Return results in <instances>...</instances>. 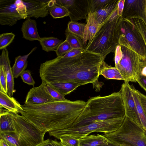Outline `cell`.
<instances>
[{
  "label": "cell",
  "instance_id": "1",
  "mask_svg": "<svg viewBox=\"0 0 146 146\" xmlns=\"http://www.w3.org/2000/svg\"><path fill=\"white\" fill-rule=\"evenodd\" d=\"M104 60L100 55L86 50L72 57H57L40 64L39 75L47 84L66 82L80 86L93 84L98 81Z\"/></svg>",
  "mask_w": 146,
  "mask_h": 146
},
{
  "label": "cell",
  "instance_id": "2",
  "mask_svg": "<svg viewBox=\"0 0 146 146\" xmlns=\"http://www.w3.org/2000/svg\"><path fill=\"white\" fill-rule=\"evenodd\" d=\"M86 104L83 100L67 99L40 104H25L19 113L37 128L48 132L71 127Z\"/></svg>",
  "mask_w": 146,
  "mask_h": 146
},
{
  "label": "cell",
  "instance_id": "3",
  "mask_svg": "<svg viewBox=\"0 0 146 146\" xmlns=\"http://www.w3.org/2000/svg\"><path fill=\"white\" fill-rule=\"evenodd\" d=\"M125 116L124 106L119 91L107 96L90 98L71 127L84 126L97 120Z\"/></svg>",
  "mask_w": 146,
  "mask_h": 146
},
{
  "label": "cell",
  "instance_id": "4",
  "mask_svg": "<svg viewBox=\"0 0 146 146\" xmlns=\"http://www.w3.org/2000/svg\"><path fill=\"white\" fill-rule=\"evenodd\" d=\"M122 19L118 15L117 8L85 48V50L99 54L104 60L108 54L115 52L119 45V26Z\"/></svg>",
  "mask_w": 146,
  "mask_h": 146
},
{
  "label": "cell",
  "instance_id": "5",
  "mask_svg": "<svg viewBox=\"0 0 146 146\" xmlns=\"http://www.w3.org/2000/svg\"><path fill=\"white\" fill-rule=\"evenodd\" d=\"M13 113L15 131L0 133V139L15 146H36L44 140L46 132L36 128L21 115Z\"/></svg>",
  "mask_w": 146,
  "mask_h": 146
},
{
  "label": "cell",
  "instance_id": "6",
  "mask_svg": "<svg viewBox=\"0 0 146 146\" xmlns=\"http://www.w3.org/2000/svg\"><path fill=\"white\" fill-rule=\"evenodd\" d=\"M125 116L104 120H97L86 125L79 127L51 131L49 135L59 139L61 136L68 135L80 139L94 132L111 133L117 130L122 124Z\"/></svg>",
  "mask_w": 146,
  "mask_h": 146
},
{
  "label": "cell",
  "instance_id": "7",
  "mask_svg": "<svg viewBox=\"0 0 146 146\" xmlns=\"http://www.w3.org/2000/svg\"><path fill=\"white\" fill-rule=\"evenodd\" d=\"M104 135L116 144L125 143L134 146H146V134L144 130L126 116L117 130Z\"/></svg>",
  "mask_w": 146,
  "mask_h": 146
},
{
  "label": "cell",
  "instance_id": "8",
  "mask_svg": "<svg viewBox=\"0 0 146 146\" xmlns=\"http://www.w3.org/2000/svg\"><path fill=\"white\" fill-rule=\"evenodd\" d=\"M119 45L133 51L146 59V47L139 33L128 19H122L119 26Z\"/></svg>",
  "mask_w": 146,
  "mask_h": 146
},
{
  "label": "cell",
  "instance_id": "9",
  "mask_svg": "<svg viewBox=\"0 0 146 146\" xmlns=\"http://www.w3.org/2000/svg\"><path fill=\"white\" fill-rule=\"evenodd\" d=\"M121 46L122 57L115 67L122 76L125 82H137L141 63L145 60L133 51Z\"/></svg>",
  "mask_w": 146,
  "mask_h": 146
},
{
  "label": "cell",
  "instance_id": "10",
  "mask_svg": "<svg viewBox=\"0 0 146 146\" xmlns=\"http://www.w3.org/2000/svg\"><path fill=\"white\" fill-rule=\"evenodd\" d=\"M91 0H57L56 2L65 7L71 21L86 20L90 11Z\"/></svg>",
  "mask_w": 146,
  "mask_h": 146
},
{
  "label": "cell",
  "instance_id": "11",
  "mask_svg": "<svg viewBox=\"0 0 146 146\" xmlns=\"http://www.w3.org/2000/svg\"><path fill=\"white\" fill-rule=\"evenodd\" d=\"M120 91L124 106L125 116L141 127L132 95V86L129 84V82H124L121 85Z\"/></svg>",
  "mask_w": 146,
  "mask_h": 146
},
{
  "label": "cell",
  "instance_id": "12",
  "mask_svg": "<svg viewBox=\"0 0 146 146\" xmlns=\"http://www.w3.org/2000/svg\"><path fill=\"white\" fill-rule=\"evenodd\" d=\"M23 19L17 10L15 0H0V24L10 26Z\"/></svg>",
  "mask_w": 146,
  "mask_h": 146
},
{
  "label": "cell",
  "instance_id": "13",
  "mask_svg": "<svg viewBox=\"0 0 146 146\" xmlns=\"http://www.w3.org/2000/svg\"><path fill=\"white\" fill-rule=\"evenodd\" d=\"M27 7V18L44 17L48 14L49 9L56 2L55 0H22Z\"/></svg>",
  "mask_w": 146,
  "mask_h": 146
},
{
  "label": "cell",
  "instance_id": "14",
  "mask_svg": "<svg viewBox=\"0 0 146 146\" xmlns=\"http://www.w3.org/2000/svg\"><path fill=\"white\" fill-rule=\"evenodd\" d=\"M146 0H125L122 18L131 19H145Z\"/></svg>",
  "mask_w": 146,
  "mask_h": 146
},
{
  "label": "cell",
  "instance_id": "15",
  "mask_svg": "<svg viewBox=\"0 0 146 146\" xmlns=\"http://www.w3.org/2000/svg\"><path fill=\"white\" fill-rule=\"evenodd\" d=\"M47 84L42 81L39 86L30 89L27 95L25 104H40L55 101L49 93L46 88Z\"/></svg>",
  "mask_w": 146,
  "mask_h": 146
},
{
  "label": "cell",
  "instance_id": "16",
  "mask_svg": "<svg viewBox=\"0 0 146 146\" xmlns=\"http://www.w3.org/2000/svg\"><path fill=\"white\" fill-rule=\"evenodd\" d=\"M82 38L84 48L90 44L102 26L100 25L90 10L88 13Z\"/></svg>",
  "mask_w": 146,
  "mask_h": 146
},
{
  "label": "cell",
  "instance_id": "17",
  "mask_svg": "<svg viewBox=\"0 0 146 146\" xmlns=\"http://www.w3.org/2000/svg\"><path fill=\"white\" fill-rule=\"evenodd\" d=\"M0 65L3 66L7 82L8 94L11 97L16 90L14 89V78L11 66L9 52L6 48L2 50L0 55Z\"/></svg>",
  "mask_w": 146,
  "mask_h": 146
},
{
  "label": "cell",
  "instance_id": "18",
  "mask_svg": "<svg viewBox=\"0 0 146 146\" xmlns=\"http://www.w3.org/2000/svg\"><path fill=\"white\" fill-rule=\"evenodd\" d=\"M79 139V146H117V144L111 142L104 135H88Z\"/></svg>",
  "mask_w": 146,
  "mask_h": 146
},
{
  "label": "cell",
  "instance_id": "19",
  "mask_svg": "<svg viewBox=\"0 0 146 146\" xmlns=\"http://www.w3.org/2000/svg\"><path fill=\"white\" fill-rule=\"evenodd\" d=\"M21 30L23 37L27 40L39 41L40 38L38 33L35 20L30 18L27 19L22 25Z\"/></svg>",
  "mask_w": 146,
  "mask_h": 146
},
{
  "label": "cell",
  "instance_id": "20",
  "mask_svg": "<svg viewBox=\"0 0 146 146\" xmlns=\"http://www.w3.org/2000/svg\"><path fill=\"white\" fill-rule=\"evenodd\" d=\"M119 1L112 0L104 8L93 13L95 18L100 25H103L117 8Z\"/></svg>",
  "mask_w": 146,
  "mask_h": 146
},
{
  "label": "cell",
  "instance_id": "21",
  "mask_svg": "<svg viewBox=\"0 0 146 146\" xmlns=\"http://www.w3.org/2000/svg\"><path fill=\"white\" fill-rule=\"evenodd\" d=\"M15 131L13 113L0 108V133H7Z\"/></svg>",
  "mask_w": 146,
  "mask_h": 146
},
{
  "label": "cell",
  "instance_id": "22",
  "mask_svg": "<svg viewBox=\"0 0 146 146\" xmlns=\"http://www.w3.org/2000/svg\"><path fill=\"white\" fill-rule=\"evenodd\" d=\"M0 108H4L9 111L19 113L23 110L22 105L14 98L0 91Z\"/></svg>",
  "mask_w": 146,
  "mask_h": 146
},
{
  "label": "cell",
  "instance_id": "23",
  "mask_svg": "<svg viewBox=\"0 0 146 146\" xmlns=\"http://www.w3.org/2000/svg\"><path fill=\"white\" fill-rule=\"evenodd\" d=\"M36 48V47H35L27 54L19 55L15 58L14 64L11 68L14 78L19 77L25 70L27 66V59L29 57Z\"/></svg>",
  "mask_w": 146,
  "mask_h": 146
},
{
  "label": "cell",
  "instance_id": "24",
  "mask_svg": "<svg viewBox=\"0 0 146 146\" xmlns=\"http://www.w3.org/2000/svg\"><path fill=\"white\" fill-rule=\"evenodd\" d=\"M100 74L108 80H124L120 72L116 67L109 66L104 60L102 62L100 68Z\"/></svg>",
  "mask_w": 146,
  "mask_h": 146
},
{
  "label": "cell",
  "instance_id": "25",
  "mask_svg": "<svg viewBox=\"0 0 146 146\" xmlns=\"http://www.w3.org/2000/svg\"><path fill=\"white\" fill-rule=\"evenodd\" d=\"M41 46L42 49L46 52L54 51L56 50L59 45L63 41L56 37H40L39 41Z\"/></svg>",
  "mask_w": 146,
  "mask_h": 146
},
{
  "label": "cell",
  "instance_id": "26",
  "mask_svg": "<svg viewBox=\"0 0 146 146\" xmlns=\"http://www.w3.org/2000/svg\"><path fill=\"white\" fill-rule=\"evenodd\" d=\"M132 95L140 121L141 127L146 134V114L141 104L138 90L132 87Z\"/></svg>",
  "mask_w": 146,
  "mask_h": 146
},
{
  "label": "cell",
  "instance_id": "27",
  "mask_svg": "<svg viewBox=\"0 0 146 146\" xmlns=\"http://www.w3.org/2000/svg\"><path fill=\"white\" fill-rule=\"evenodd\" d=\"M47 84H48L64 96L69 94L80 86L76 84L66 82H59Z\"/></svg>",
  "mask_w": 146,
  "mask_h": 146
},
{
  "label": "cell",
  "instance_id": "28",
  "mask_svg": "<svg viewBox=\"0 0 146 146\" xmlns=\"http://www.w3.org/2000/svg\"><path fill=\"white\" fill-rule=\"evenodd\" d=\"M86 24L76 21H71L69 22L66 29L70 33L74 34L82 39Z\"/></svg>",
  "mask_w": 146,
  "mask_h": 146
},
{
  "label": "cell",
  "instance_id": "29",
  "mask_svg": "<svg viewBox=\"0 0 146 146\" xmlns=\"http://www.w3.org/2000/svg\"><path fill=\"white\" fill-rule=\"evenodd\" d=\"M129 20L143 39L146 47V23L143 19L134 18ZM146 62V59H145Z\"/></svg>",
  "mask_w": 146,
  "mask_h": 146
},
{
  "label": "cell",
  "instance_id": "30",
  "mask_svg": "<svg viewBox=\"0 0 146 146\" xmlns=\"http://www.w3.org/2000/svg\"><path fill=\"white\" fill-rule=\"evenodd\" d=\"M50 15L54 19L62 18L69 16V13L67 9L64 6L56 2L49 9Z\"/></svg>",
  "mask_w": 146,
  "mask_h": 146
},
{
  "label": "cell",
  "instance_id": "31",
  "mask_svg": "<svg viewBox=\"0 0 146 146\" xmlns=\"http://www.w3.org/2000/svg\"><path fill=\"white\" fill-rule=\"evenodd\" d=\"M65 34L66 36V40L73 49H85L82 40L80 38L70 33L66 29L65 31Z\"/></svg>",
  "mask_w": 146,
  "mask_h": 146
},
{
  "label": "cell",
  "instance_id": "32",
  "mask_svg": "<svg viewBox=\"0 0 146 146\" xmlns=\"http://www.w3.org/2000/svg\"><path fill=\"white\" fill-rule=\"evenodd\" d=\"M15 35L12 33L1 34L0 35V49L3 50L9 46L12 42Z\"/></svg>",
  "mask_w": 146,
  "mask_h": 146
},
{
  "label": "cell",
  "instance_id": "33",
  "mask_svg": "<svg viewBox=\"0 0 146 146\" xmlns=\"http://www.w3.org/2000/svg\"><path fill=\"white\" fill-rule=\"evenodd\" d=\"M72 49L69 43L65 40L59 45L55 52L57 57H62Z\"/></svg>",
  "mask_w": 146,
  "mask_h": 146
},
{
  "label": "cell",
  "instance_id": "34",
  "mask_svg": "<svg viewBox=\"0 0 146 146\" xmlns=\"http://www.w3.org/2000/svg\"><path fill=\"white\" fill-rule=\"evenodd\" d=\"M62 145L65 146H79V140L68 135L61 136L59 139Z\"/></svg>",
  "mask_w": 146,
  "mask_h": 146
},
{
  "label": "cell",
  "instance_id": "35",
  "mask_svg": "<svg viewBox=\"0 0 146 146\" xmlns=\"http://www.w3.org/2000/svg\"><path fill=\"white\" fill-rule=\"evenodd\" d=\"M112 0H91L90 10L92 13L104 7Z\"/></svg>",
  "mask_w": 146,
  "mask_h": 146
},
{
  "label": "cell",
  "instance_id": "36",
  "mask_svg": "<svg viewBox=\"0 0 146 146\" xmlns=\"http://www.w3.org/2000/svg\"><path fill=\"white\" fill-rule=\"evenodd\" d=\"M0 91L8 94L7 79L3 66L2 65H0Z\"/></svg>",
  "mask_w": 146,
  "mask_h": 146
},
{
  "label": "cell",
  "instance_id": "37",
  "mask_svg": "<svg viewBox=\"0 0 146 146\" xmlns=\"http://www.w3.org/2000/svg\"><path fill=\"white\" fill-rule=\"evenodd\" d=\"M46 88L50 96L55 101H62L67 100L65 98V96L60 93L48 84H47Z\"/></svg>",
  "mask_w": 146,
  "mask_h": 146
},
{
  "label": "cell",
  "instance_id": "38",
  "mask_svg": "<svg viewBox=\"0 0 146 146\" xmlns=\"http://www.w3.org/2000/svg\"><path fill=\"white\" fill-rule=\"evenodd\" d=\"M17 5V10L23 19L27 18V7L22 0H15Z\"/></svg>",
  "mask_w": 146,
  "mask_h": 146
},
{
  "label": "cell",
  "instance_id": "39",
  "mask_svg": "<svg viewBox=\"0 0 146 146\" xmlns=\"http://www.w3.org/2000/svg\"><path fill=\"white\" fill-rule=\"evenodd\" d=\"M23 81L29 85L34 86L35 82L33 78L30 71L28 70L23 72L20 75Z\"/></svg>",
  "mask_w": 146,
  "mask_h": 146
},
{
  "label": "cell",
  "instance_id": "40",
  "mask_svg": "<svg viewBox=\"0 0 146 146\" xmlns=\"http://www.w3.org/2000/svg\"><path fill=\"white\" fill-rule=\"evenodd\" d=\"M36 146H62L60 142L50 140L49 139L43 141Z\"/></svg>",
  "mask_w": 146,
  "mask_h": 146
},
{
  "label": "cell",
  "instance_id": "41",
  "mask_svg": "<svg viewBox=\"0 0 146 146\" xmlns=\"http://www.w3.org/2000/svg\"><path fill=\"white\" fill-rule=\"evenodd\" d=\"M85 51V49L73 48L68 53L65 54L62 57L63 58H69L77 56Z\"/></svg>",
  "mask_w": 146,
  "mask_h": 146
},
{
  "label": "cell",
  "instance_id": "42",
  "mask_svg": "<svg viewBox=\"0 0 146 146\" xmlns=\"http://www.w3.org/2000/svg\"><path fill=\"white\" fill-rule=\"evenodd\" d=\"M137 82L146 92V77L139 75Z\"/></svg>",
  "mask_w": 146,
  "mask_h": 146
},
{
  "label": "cell",
  "instance_id": "43",
  "mask_svg": "<svg viewBox=\"0 0 146 146\" xmlns=\"http://www.w3.org/2000/svg\"><path fill=\"white\" fill-rule=\"evenodd\" d=\"M125 0H119L118 2L117 10L118 15L122 17L123 12L124 8Z\"/></svg>",
  "mask_w": 146,
  "mask_h": 146
},
{
  "label": "cell",
  "instance_id": "44",
  "mask_svg": "<svg viewBox=\"0 0 146 146\" xmlns=\"http://www.w3.org/2000/svg\"><path fill=\"white\" fill-rule=\"evenodd\" d=\"M141 104L146 114V96L138 90Z\"/></svg>",
  "mask_w": 146,
  "mask_h": 146
},
{
  "label": "cell",
  "instance_id": "45",
  "mask_svg": "<svg viewBox=\"0 0 146 146\" xmlns=\"http://www.w3.org/2000/svg\"><path fill=\"white\" fill-rule=\"evenodd\" d=\"M139 75L146 77V62L145 60H143L141 63Z\"/></svg>",
  "mask_w": 146,
  "mask_h": 146
},
{
  "label": "cell",
  "instance_id": "46",
  "mask_svg": "<svg viewBox=\"0 0 146 146\" xmlns=\"http://www.w3.org/2000/svg\"><path fill=\"white\" fill-rule=\"evenodd\" d=\"M0 146H15L7 141L2 139L0 140Z\"/></svg>",
  "mask_w": 146,
  "mask_h": 146
},
{
  "label": "cell",
  "instance_id": "47",
  "mask_svg": "<svg viewBox=\"0 0 146 146\" xmlns=\"http://www.w3.org/2000/svg\"><path fill=\"white\" fill-rule=\"evenodd\" d=\"M116 144L117 145V146H134L130 144L125 143L118 144Z\"/></svg>",
  "mask_w": 146,
  "mask_h": 146
},
{
  "label": "cell",
  "instance_id": "48",
  "mask_svg": "<svg viewBox=\"0 0 146 146\" xmlns=\"http://www.w3.org/2000/svg\"><path fill=\"white\" fill-rule=\"evenodd\" d=\"M145 21L146 23V7H145Z\"/></svg>",
  "mask_w": 146,
  "mask_h": 146
},
{
  "label": "cell",
  "instance_id": "49",
  "mask_svg": "<svg viewBox=\"0 0 146 146\" xmlns=\"http://www.w3.org/2000/svg\"><path fill=\"white\" fill-rule=\"evenodd\" d=\"M62 146H64V145H62Z\"/></svg>",
  "mask_w": 146,
  "mask_h": 146
}]
</instances>
